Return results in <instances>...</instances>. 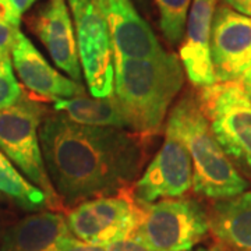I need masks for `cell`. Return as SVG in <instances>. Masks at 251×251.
Here are the masks:
<instances>
[{"label":"cell","instance_id":"1","mask_svg":"<svg viewBox=\"0 0 251 251\" xmlns=\"http://www.w3.org/2000/svg\"><path fill=\"white\" fill-rule=\"evenodd\" d=\"M39 143L54 191L70 206L122 193L145 159L138 133L80 125L59 112L41 123Z\"/></svg>","mask_w":251,"mask_h":251},{"label":"cell","instance_id":"2","mask_svg":"<svg viewBox=\"0 0 251 251\" xmlns=\"http://www.w3.org/2000/svg\"><path fill=\"white\" fill-rule=\"evenodd\" d=\"M184 84V69L176 54L155 59H128L115 53L113 95L131 130L152 133L162 126Z\"/></svg>","mask_w":251,"mask_h":251},{"label":"cell","instance_id":"3","mask_svg":"<svg viewBox=\"0 0 251 251\" xmlns=\"http://www.w3.org/2000/svg\"><path fill=\"white\" fill-rule=\"evenodd\" d=\"M165 133L179 138L188 151L193 163V190L197 194L216 201L250 188V183L218 143L198 97L188 94L181 98L172 109Z\"/></svg>","mask_w":251,"mask_h":251},{"label":"cell","instance_id":"4","mask_svg":"<svg viewBox=\"0 0 251 251\" xmlns=\"http://www.w3.org/2000/svg\"><path fill=\"white\" fill-rule=\"evenodd\" d=\"M138 205L140 221L133 236L153 251H191L209 233L208 212L191 198Z\"/></svg>","mask_w":251,"mask_h":251},{"label":"cell","instance_id":"5","mask_svg":"<svg viewBox=\"0 0 251 251\" xmlns=\"http://www.w3.org/2000/svg\"><path fill=\"white\" fill-rule=\"evenodd\" d=\"M198 100L225 153L234 166L251 172V98L242 82L202 87Z\"/></svg>","mask_w":251,"mask_h":251},{"label":"cell","instance_id":"6","mask_svg":"<svg viewBox=\"0 0 251 251\" xmlns=\"http://www.w3.org/2000/svg\"><path fill=\"white\" fill-rule=\"evenodd\" d=\"M42 108L21 99L9 109L0 110V151L34 186L42 190L52 208L60 205V198L46 171L39 143Z\"/></svg>","mask_w":251,"mask_h":251},{"label":"cell","instance_id":"7","mask_svg":"<svg viewBox=\"0 0 251 251\" xmlns=\"http://www.w3.org/2000/svg\"><path fill=\"white\" fill-rule=\"evenodd\" d=\"M84 78L94 98L113 95L115 49L106 20L95 0H69Z\"/></svg>","mask_w":251,"mask_h":251},{"label":"cell","instance_id":"8","mask_svg":"<svg viewBox=\"0 0 251 251\" xmlns=\"http://www.w3.org/2000/svg\"><path fill=\"white\" fill-rule=\"evenodd\" d=\"M138 221L140 205L123 191L84 201L66 216L73 237L100 247L133 236Z\"/></svg>","mask_w":251,"mask_h":251},{"label":"cell","instance_id":"9","mask_svg":"<svg viewBox=\"0 0 251 251\" xmlns=\"http://www.w3.org/2000/svg\"><path fill=\"white\" fill-rule=\"evenodd\" d=\"M193 190V163L183 143L165 133V143L134 184L135 202L180 198Z\"/></svg>","mask_w":251,"mask_h":251},{"label":"cell","instance_id":"10","mask_svg":"<svg viewBox=\"0 0 251 251\" xmlns=\"http://www.w3.org/2000/svg\"><path fill=\"white\" fill-rule=\"evenodd\" d=\"M209 48L216 82L242 80L251 69V17L218 6Z\"/></svg>","mask_w":251,"mask_h":251},{"label":"cell","instance_id":"11","mask_svg":"<svg viewBox=\"0 0 251 251\" xmlns=\"http://www.w3.org/2000/svg\"><path fill=\"white\" fill-rule=\"evenodd\" d=\"M106 20L115 53L128 59H155L166 53L131 0H95Z\"/></svg>","mask_w":251,"mask_h":251},{"label":"cell","instance_id":"12","mask_svg":"<svg viewBox=\"0 0 251 251\" xmlns=\"http://www.w3.org/2000/svg\"><path fill=\"white\" fill-rule=\"evenodd\" d=\"M219 0H193L188 10L179 59L188 80L196 87L215 84L211 60V31Z\"/></svg>","mask_w":251,"mask_h":251},{"label":"cell","instance_id":"13","mask_svg":"<svg viewBox=\"0 0 251 251\" xmlns=\"http://www.w3.org/2000/svg\"><path fill=\"white\" fill-rule=\"evenodd\" d=\"M11 63L21 82L39 97L54 100L75 98L84 94L80 82L54 70L23 32L18 34L11 49Z\"/></svg>","mask_w":251,"mask_h":251},{"label":"cell","instance_id":"14","mask_svg":"<svg viewBox=\"0 0 251 251\" xmlns=\"http://www.w3.org/2000/svg\"><path fill=\"white\" fill-rule=\"evenodd\" d=\"M34 28L54 64L78 82L81 80V64L74 24L66 1L50 0L36 14Z\"/></svg>","mask_w":251,"mask_h":251},{"label":"cell","instance_id":"15","mask_svg":"<svg viewBox=\"0 0 251 251\" xmlns=\"http://www.w3.org/2000/svg\"><path fill=\"white\" fill-rule=\"evenodd\" d=\"M72 236L66 218L39 211L23 218L0 236V251H56L59 242Z\"/></svg>","mask_w":251,"mask_h":251},{"label":"cell","instance_id":"16","mask_svg":"<svg viewBox=\"0 0 251 251\" xmlns=\"http://www.w3.org/2000/svg\"><path fill=\"white\" fill-rule=\"evenodd\" d=\"M209 216V232L219 243L251 251V190L239 196L216 200Z\"/></svg>","mask_w":251,"mask_h":251},{"label":"cell","instance_id":"17","mask_svg":"<svg viewBox=\"0 0 251 251\" xmlns=\"http://www.w3.org/2000/svg\"><path fill=\"white\" fill-rule=\"evenodd\" d=\"M53 109L80 125L115 127L133 131L115 95L106 98H87L81 95L75 98L54 99Z\"/></svg>","mask_w":251,"mask_h":251},{"label":"cell","instance_id":"18","mask_svg":"<svg viewBox=\"0 0 251 251\" xmlns=\"http://www.w3.org/2000/svg\"><path fill=\"white\" fill-rule=\"evenodd\" d=\"M0 194L10 198L17 205L36 211L50 206L42 190L34 186L24 175L14 168L9 158L0 151Z\"/></svg>","mask_w":251,"mask_h":251},{"label":"cell","instance_id":"19","mask_svg":"<svg viewBox=\"0 0 251 251\" xmlns=\"http://www.w3.org/2000/svg\"><path fill=\"white\" fill-rule=\"evenodd\" d=\"M159 10V25L172 45L183 41L188 10L193 0H155Z\"/></svg>","mask_w":251,"mask_h":251},{"label":"cell","instance_id":"20","mask_svg":"<svg viewBox=\"0 0 251 251\" xmlns=\"http://www.w3.org/2000/svg\"><path fill=\"white\" fill-rule=\"evenodd\" d=\"M23 98V91L13 72L11 56L0 54V110L9 109Z\"/></svg>","mask_w":251,"mask_h":251},{"label":"cell","instance_id":"21","mask_svg":"<svg viewBox=\"0 0 251 251\" xmlns=\"http://www.w3.org/2000/svg\"><path fill=\"white\" fill-rule=\"evenodd\" d=\"M20 32V24L0 17V54L11 56V49Z\"/></svg>","mask_w":251,"mask_h":251},{"label":"cell","instance_id":"22","mask_svg":"<svg viewBox=\"0 0 251 251\" xmlns=\"http://www.w3.org/2000/svg\"><path fill=\"white\" fill-rule=\"evenodd\" d=\"M56 251H106V249L100 247V246H95V244H90V243L81 242L73 236H67L59 242Z\"/></svg>","mask_w":251,"mask_h":251},{"label":"cell","instance_id":"23","mask_svg":"<svg viewBox=\"0 0 251 251\" xmlns=\"http://www.w3.org/2000/svg\"><path fill=\"white\" fill-rule=\"evenodd\" d=\"M105 249L106 251H153L134 236H130V237L117 240L112 244H108Z\"/></svg>","mask_w":251,"mask_h":251},{"label":"cell","instance_id":"24","mask_svg":"<svg viewBox=\"0 0 251 251\" xmlns=\"http://www.w3.org/2000/svg\"><path fill=\"white\" fill-rule=\"evenodd\" d=\"M224 4L243 16L251 17V0H224Z\"/></svg>","mask_w":251,"mask_h":251},{"label":"cell","instance_id":"25","mask_svg":"<svg viewBox=\"0 0 251 251\" xmlns=\"http://www.w3.org/2000/svg\"><path fill=\"white\" fill-rule=\"evenodd\" d=\"M9 1L10 4L14 7V10L21 16L23 13H25V11L35 3L36 0H9Z\"/></svg>","mask_w":251,"mask_h":251},{"label":"cell","instance_id":"26","mask_svg":"<svg viewBox=\"0 0 251 251\" xmlns=\"http://www.w3.org/2000/svg\"><path fill=\"white\" fill-rule=\"evenodd\" d=\"M240 82L243 84V87H244L246 92H247L249 95H251V69L249 70V72L246 73L244 75H243Z\"/></svg>","mask_w":251,"mask_h":251},{"label":"cell","instance_id":"27","mask_svg":"<svg viewBox=\"0 0 251 251\" xmlns=\"http://www.w3.org/2000/svg\"><path fill=\"white\" fill-rule=\"evenodd\" d=\"M211 249H212V251H242V250H237V249H234V247H230V246L222 244V243L216 244V246L211 247Z\"/></svg>","mask_w":251,"mask_h":251},{"label":"cell","instance_id":"28","mask_svg":"<svg viewBox=\"0 0 251 251\" xmlns=\"http://www.w3.org/2000/svg\"><path fill=\"white\" fill-rule=\"evenodd\" d=\"M196 251H212V249H204V247H201V249H197Z\"/></svg>","mask_w":251,"mask_h":251},{"label":"cell","instance_id":"29","mask_svg":"<svg viewBox=\"0 0 251 251\" xmlns=\"http://www.w3.org/2000/svg\"><path fill=\"white\" fill-rule=\"evenodd\" d=\"M250 98H251V95H250Z\"/></svg>","mask_w":251,"mask_h":251},{"label":"cell","instance_id":"30","mask_svg":"<svg viewBox=\"0 0 251 251\" xmlns=\"http://www.w3.org/2000/svg\"><path fill=\"white\" fill-rule=\"evenodd\" d=\"M0 236H1V234H0Z\"/></svg>","mask_w":251,"mask_h":251}]
</instances>
